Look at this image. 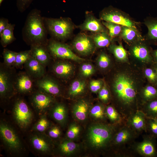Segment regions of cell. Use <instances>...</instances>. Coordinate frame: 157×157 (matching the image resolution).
I'll use <instances>...</instances> for the list:
<instances>
[{
  "label": "cell",
  "instance_id": "obj_40",
  "mask_svg": "<svg viewBox=\"0 0 157 157\" xmlns=\"http://www.w3.org/2000/svg\"><path fill=\"white\" fill-rule=\"evenodd\" d=\"M97 63L99 68L103 69H106L110 65V59L107 54L104 52H101L97 57Z\"/></svg>",
  "mask_w": 157,
  "mask_h": 157
},
{
  "label": "cell",
  "instance_id": "obj_15",
  "mask_svg": "<svg viewBox=\"0 0 157 157\" xmlns=\"http://www.w3.org/2000/svg\"><path fill=\"white\" fill-rule=\"evenodd\" d=\"M101 19L97 18L90 13H87L83 22L78 26L81 30L90 31L94 33L108 32Z\"/></svg>",
  "mask_w": 157,
  "mask_h": 157
},
{
  "label": "cell",
  "instance_id": "obj_45",
  "mask_svg": "<svg viewBox=\"0 0 157 157\" xmlns=\"http://www.w3.org/2000/svg\"><path fill=\"white\" fill-rule=\"evenodd\" d=\"M104 83L103 81L100 80H91L89 83V88L92 92L96 93L102 88Z\"/></svg>",
  "mask_w": 157,
  "mask_h": 157
},
{
  "label": "cell",
  "instance_id": "obj_43",
  "mask_svg": "<svg viewBox=\"0 0 157 157\" xmlns=\"http://www.w3.org/2000/svg\"><path fill=\"white\" fill-rule=\"evenodd\" d=\"M144 74L149 81L154 86L156 85V74L153 66L151 67L147 68L145 69Z\"/></svg>",
  "mask_w": 157,
  "mask_h": 157
},
{
  "label": "cell",
  "instance_id": "obj_31",
  "mask_svg": "<svg viewBox=\"0 0 157 157\" xmlns=\"http://www.w3.org/2000/svg\"><path fill=\"white\" fill-rule=\"evenodd\" d=\"M86 85L85 81L81 80H76L73 81L68 90L69 95L74 97L79 95L84 91Z\"/></svg>",
  "mask_w": 157,
  "mask_h": 157
},
{
  "label": "cell",
  "instance_id": "obj_33",
  "mask_svg": "<svg viewBox=\"0 0 157 157\" xmlns=\"http://www.w3.org/2000/svg\"><path fill=\"white\" fill-rule=\"evenodd\" d=\"M52 115L54 118L59 122L62 123L64 122L67 115L65 106L61 104H56L53 109Z\"/></svg>",
  "mask_w": 157,
  "mask_h": 157
},
{
  "label": "cell",
  "instance_id": "obj_27",
  "mask_svg": "<svg viewBox=\"0 0 157 157\" xmlns=\"http://www.w3.org/2000/svg\"><path fill=\"white\" fill-rule=\"evenodd\" d=\"M91 36L96 48H97L108 46L113 40L108 32L94 33Z\"/></svg>",
  "mask_w": 157,
  "mask_h": 157
},
{
  "label": "cell",
  "instance_id": "obj_47",
  "mask_svg": "<svg viewBox=\"0 0 157 157\" xmlns=\"http://www.w3.org/2000/svg\"><path fill=\"white\" fill-rule=\"evenodd\" d=\"M33 0H17V6L21 13L25 11L29 6Z\"/></svg>",
  "mask_w": 157,
  "mask_h": 157
},
{
  "label": "cell",
  "instance_id": "obj_53",
  "mask_svg": "<svg viewBox=\"0 0 157 157\" xmlns=\"http://www.w3.org/2000/svg\"><path fill=\"white\" fill-rule=\"evenodd\" d=\"M154 119H155L156 121H157V117H156V118Z\"/></svg>",
  "mask_w": 157,
  "mask_h": 157
},
{
  "label": "cell",
  "instance_id": "obj_46",
  "mask_svg": "<svg viewBox=\"0 0 157 157\" xmlns=\"http://www.w3.org/2000/svg\"><path fill=\"white\" fill-rule=\"evenodd\" d=\"M49 125V122L45 117L41 118L35 126L36 129L38 131H44L47 128Z\"/></svg>",
  "mask_w": 157,
  "mask_h": 157
},
{
  "label": "cell",
  "instance_id": "obj_41",
  "mask_svg": "<svg viewBox=\"0 0 157 157\" xmlns=\"http://www.w3.org/2000/svg\"><path fill=\"white\" fill-rule=\"evenodd\" d=\"M80 72L83 76L87 77L93 74L95 72V69L92 64L89 63H85L81 65L80 68Z\"/></svg>",
  "mask_w": 157,
  "mask_h": 157
},
{
  "label": "cell",
  "instance_id": "obj_1",
  "mask_svg": "<svg viewBox=\"0 0 157 157\" xmlns=\"http://www.w3.org/2000/svg\"><path fill=\"white\" fill-rule=\"evenodd\" d=\"M125 72L117 73L112 84V90L117 111L126 119L132 113L140 110L142 102L140 89L135 78Z\"/></svg>",
  "mask_w": 157,
  "mask_h": 157
},
{
  "label": "cell",
  "instance_id": "obj_48",
  "mask_svg": "<svg viewBox=\"0 0 157 157\" xmlns=\"http://www.w3.org/2000/svg\"><path fill=\"white\" fill-rule=\"evenodd\" d=\"M61 133L60 129L57 126H54L51 129L49 132V135L51 138H57L60 135Z\"/></svg>",
  "mask_w": 157,
  "mask_h": 157
},
{
  "label": "cell",
  "instance_id": "obj_12",
  "mask_svg": "<svg viewBox=\"0 0 157 157\" xmlns=\"http://www.w3.org/2000/svg\"><path fill=\"white\" fill-rule=\"evenodd\" d=\"M72 44L74 49L82 55L92 54L96 48L92 36L83 33L78 34Z\"/></svg>",
  "mask_w": 157,
  "mask_h": 157
},
{
  "label": "cell",
  "instance_id": "obj_8",
  "mask_svg": "<svg viewBox=\"0 0 157 157\" xmlns=\"http://www.w3.org/2000/svg\"><path fill=\"white\" fill-rule=\"evenodd\" d=\"M12 67L1 64L0 68V95L1 98L10 97L15 91L16 75Z\"/></svg>",
  "mask_w": 157,
  "mask_h": 157
},
{
  "label": "cell",
  "instance_id": "obj_52",
  "mask_svg": "<svg viewBox=\"0 0 157 157\" xmlns=\"http://www.w3.org/2000/svg\"><path fill=\"white\" fill-rule=\"evenodd\" d=\"M3 0H0V5L1 6L2 3V2L3 1Z\"/></svg>",
  "mask_w": 157,
  "mask_h": 157
},
{
  "label": "cell",
  "instance_id": "obj_26",
  "mask_svg": "<svg viewBox=\"0 0 157 157\" xmlns=\"http://www.w3.org/2000/svg\"><path fill=\"white\" fill-rule=\"evenodd\" d=\"M31 140L33 146L37 151L43 153H47L50 151V144L43 136L35 135L32 137Z\"/></svg>",
  "mask_w": 157,
  "mask_h": 157
},
{
  "label": "cell",
  "instance_id": "obj_21",
  "mask_svg": "<svg viewBox=\"0 0 157 157\" xmlns=\"http://www.w3.org/2000/svg\"><path fill=\"white\" fill-rule=\"evenodd\" d=\"M120 37L129 44L144 39L139 30L123 26Z\"/></svg>",
  "mask_w": 157,
  "mask_h": 157
},
{
  "label": "cell",
  "instance_id": "obj_7",
  "mask_svg": "<svg viewBox=\"0 0 157 157\" xmlns=\"http://www.w3.org/2000/svg\"><path fill=\"white\" fill-rule=\"evenodd\" d=\"M47 47L50 55L55 58L78 62L85 60L75 54L68 45L54 39L48 40Z\"/></svg>",
  "mask_w": 157,
  "mask_h": 157
},
{
  "label": "cell",
  "instance_id": "obj_17",
  "mask_svg": "<svg viewBox=\"0 0 157 157\" xmlns=\"http://www.w3.org/2000/svg\"><path fill=\"white\" fill-rule=\"evenodd\" d=\"M33 78L26 72H21L16 75L15 81V90L22 93L32 91L33 87Z\"/></svg>",
  "mask_w": 157,
  "mask_h": 157
},
{
  "label": "cell",
  "instance_id": "obj_18",
  "mask_svg": "<svg viewBox=\"0 0 157 157\" xmlns=\"http://www.w3.org/2000/svg\"><path fill=\"white\" fill-rule=\"evenodd\" d=\"M31 56L46 67L50 60V54L47 45L35 44L31 46Z\"/></svg>",
  "mask_w": 157,
  "mask_h": 157
},
{
  "label": "cell",
  "instance_id": "obj_23",
  "mask_svg": "<svg viewBox=\"0 0 157 157\" xmlns=\"http://www.w3.org/2000/svg\"><path fill=\"white\" fill-rule=\"evenodd\" d=\"M144 23L148 30L145 38L147 41L157 44V17H147L144 20Z\"/></svg>",
  "mask_w": 157,
  "mask_h": 157
},
{
  "label": "cell",
  "instance_id": "obj_13",
  "mask_svg": "<svg viewBox=\"0 0 157 157\" xmlns=\"http://www.w3.org/2000/svg\"><path fill=\"white\" fill-rule=\"evenodd\" d=\"M14 113L17 123L22 128L27 126L32 120V113L27 104L22 99L18 100L16 102Z\"/></svg>",
  "mask_w": 157,
  "mask_h": 157
},
{
  "label": "cell",
  "instance_id": "obj_19",
  "mask_svg": "<svg viewBox=\"0 0 157 157\" xmlns=\"http://www.w3.org/2000/svg\"><path fill=\"white\" fill-rule=\"evenodd\" d=\"M24 65L26 72L33 78L38 79L45 75V67L32 56Z\"/></svg>",
  "mask_w": 157,
  "mask_h": 157
},
{
  "label": "cell",
  "instance_id": "obj_11",
  "mask_svg": "<svg viewBox=\"0 0 157 157\" xmlns=\"http://www.w3.org/2000/svg\"><path fill=\"white\" fill-rule=\"evenodd\" d=\"M0 133L4 143L10 150L17 152L20 150L22 146L19 138L10 126L6 124L1 123Z\"/></svg>",
  "mask_w": 157,
  "mask_h": 157
},
{
  "label": "cell",
  "instance_id": "obj_36",
  "mask_svg": "<svg viewBox=\"0 0 157 157\" xmlns=\"http://www.w3.org/2000/svg\"><path fill=\"white\" fill-rule=\"evenodd\" d=\"M17 52L7 49H4L3 53L4 64L8 67H13L16 60Z\"/></svg>",
  "mask_w": 157,
  "mask_h": 157
},
{
  "label": "cell",
  "instance_id": "obj_34",
  "mask_svg": "<svg viewBox=\"0 0 157 157\" xmlns=\"http://www.w3.org/2000/svg\"><path fill=\"white\" fill-rule=\"evenodd\" d=\"M102 22L107 29L108 33L112 39L116 37H120L122 26L113 22L103 21H102Z\"/></svg>",
  "mask_w": 157,
  "mask_h": 157
},
{
  "label": "cell",
  "instance_id": "obj_22",
  "mask_svg": "<svg viewBox=\"0 0 157 157\" xmlns=\"http://www.w3.org/2000/svg\"><path fill=\"white\" fill-rule=\"evenodd\" d=\"M53 72L57 76L66 78L71 75L74 72V67L69 63L60 61L54 64L52 67Z\"/></svg>",
  "mask_w": 157,
  "mask_h": 157
},
{
  "label": "cell",
  "instance_id": "obj_3",
  "mask_svg": "<svg viewBox=\"0 0 157 157\" xmlns=\"http://www.w3.org/2000/svg\"><path fill=\"white\" fill-rule=\"evenodd\" d=\"M120 126L99 123L90 126L87 135L88 141L90 146L100 150H105L110 147L114 135Z\"/></svg>",
  "mask_w": 157,
  "mask_h": 157
},
{
  "label": "cell",
  "instance_id": "obj_35",
  "mask_svg": "<svg viewBox=\"0 0 157 157\" xmlns=\"http://www.w3.org/2000/svg\"><path fill=\"white\" fill-rule=\"evenodd\" d=\"M105 107L101 104L94 105L91 109L90 115L97 120H105L107 117L105 113Z\"/></svg>",
  "mask_w": 157,
  "mask_h": 157
},
{
  "label": "cell",
  "instance_id": "obj_49",
  "mask_svg": "<svg viewBox=\"0 0 157 157\" xmlns=\"http://www.w3.org/2000/svg\"><path fill=\"white\" fill-rule=\"evenodd\" d=\"M8 19L4 18L0 19V35L3 31L7 27L9 24Z\"/></svg>",
  "mask_w": 157,
  "mask_h": 157
},
{
  "label": "cell",
  "instance_id": "obj_2",
  "mask_svg": "<svg viewBox=\"0 0 157 157\" xmlns=\"http://www.w3.org/2000/svg\"><path fill=\"white\" fill-rule=\"evenodd\" d=\"M48 32L46 27L44 17L40 10H31L27 17L22 31L24 41L30 46L35 44H47Z\"/></svg>",
  "mask_w": 157,
  "mask_h": 157
},
{
  "label": "cell",
  "instance_id": "obj_50",
  "mask_svg": "<svg viewBox=\"0 0 157 157\" xmlns=\"http://www.w3.org/2000/svg\"><path fill=\"white\" fill-rule=\"evenodd\" d=\"M154 63H157V49L152 50V52Z\"/></svg>",
  "mask_w": 157,
  "mask_h": 157
},
{
  "label": "cell",
  "instance_id": "obj_5",
  "mask_svg": "<svg viewBox=\"0 0 157 157\" xmlns=\"http://www.w3.org/2000/svg\"><path fill=\"white\" fill-rule=\"evenodd\" d=\"M48 32L58 40H64L71 35L75 26L69 18H53L44 17Z\"/></svg>",
  "mask_w": 157,
  "mask_h": 157
},
{
  "label": "cell",
  "instance_id": "obj_24",
  "mask_svg": "<svg viewBox=\"0 0 157 157\" xmlns=\"http://www.w3.org/2000/svg\"><path fill=\"white\" fill-rule=\"evenodd\" d=\"M89 108V104L86 101L82 100L74 105L72 112L74 117L80 121H84L86 119Z\"/></svg>",
  "mask_w": 157,
  "mask_h": 157
},
{
  "label": "cell",
  "instance_id": "obj_28",
  "mask_svg": "<svg viewBox=\"0 0 157 157\" xmlns=\"http://www.w3.org/2000/svg\"><path fill=\"white\" fill-rule=\"evenodd\" d=\"M140 110L147 118L155 119L157 117V98L147 102L142 106Z\"/></svg>",
  "mask_w": 157,
  "mask_h": 157
},
{
  "label": "cell",
  "instance_id": "obj_30",
  "mask_svg": "<svg viewBox=\"0 0 157 157\" xmlns=\"http://www.w3.org/2000/svg\"><path fill=\"white\" fill-rule=\"evenodd\" d=\"M140 97L142 105L147 102L156 98H157V88L150 85L146 86L141 90Z\"/></svg>",
  "mask_w": 157,
  "mask_h": 157
},
{
  "label": "cell",
  "instance_id": "obj_42",
  "mask_svg": "<svg viewBox=\"0 0 157 157\" xmlns=\"http://www.w3.org/2000/svg\"><path fill=\"white\" fill-rule=\"evenodd\" d=\"M98 93L99 99L104 103H108L110 98V94L106 84H104L102 88Z\"/></svg>",
  "mask_w": 157,
  "mask_h": 157
},
{
  "label": "cell",
  "instance_id": "obj_39",
  "mask_svg": "<svg viewBox=\"0 0 157 157\" xmlns=\"http://www.w3.org/2000/svg\"><path fill=\"white\" fill-rule=\"evenodd\" d=\"M146 132L149 134L157 138V121L155 119L146 117Z\"/></svg>",
  "mask_w": 157,
  "mask_h": 157
},
{
  "label": "cell",
  "instance_id": "obj_16",
  "mask_svg": "<svg viewBox=\"0 0 157 157\" xmlns=\"http://www.w3.org/2000/svg\"><path fill=\"white\" fill-rule=\"evenodd\" d=\"M36 85L41 91L50 95H58L61 92L58 84L52 78L45 75L38 79Z\"/></svg>",
  "mask_w": 157,
  "mask_h": 157
},
{
  "label": "cell",
  "instance_id": "obj_4",
  "mask_svg": "<svg viewBox=\"0 0 157 157\" xmlns=\"http://www.w3.org/2000/svg\"><path fill=\"white\" fill-rule=\"evenodd\" d=\"M125 123L120 126L113 137L110 146L116 148L118 156L128 157L133 156V153L127 145L131 146L139 135Z\"/></svg>",
  "mask_w": 157,
  "mask_h": 157
},
{
  "label": "cell",
  "instance_id": "obj_20",
  "mask_svg": "<svg viewBox=\"0 0 157 157\" xmlns=\"http://www.w3.org/2000/svg\"><path fill=\"white\" fill-rule=\"evenodd\" d=\"M53 99L50 94L43 91L37 92L32 98V102L35 107L40 111H44L51 104Z\"/></svg>",
  "mask_w": 157,
  "mask_h": 157
},
{
  "label": "cell",
  "instance_id": "obj_37",
  "mask_svg": "<svg viewBox=\"0 0 157 157\" xmlns=\"http://www.w3.org/2000/svg\"><path fill=\"white\" fill-rule=\"evenodd\" d=\"M31 57L30 50L17 52L15 65L13 67L20 68Z\"/></svg>",
  "mask_w": 157,
  "mask_h": 157
},
{
  "label": "cell",
  "instance_id": "obj_44",
  "mask_svg": "<svg viewBox=\"0 0 157 157\" xmlns=\"http://www.w3.org/2000/svg\"><path fill=\"white\" fill-rule=\"evenodd\" d=\"M80 128L77 125L73 124L69 126L67 133V137L71 139L76 138L79 134Z\"/></svg>",
  "mask_w": 157,
  "mask_h": 157
},
{
  "label": "cell",
  "instance_id": "obj_29",
  "mask_svg": "<svg viewBox=\"0 0 157 157\" xmlns=\"http://www.w3.org/2000/svg\"><path fill=\"white\" fill-rule=\"evenodd\" d=\"M15 26V24L9 23L0 35L1 43L3 47H6L15 40L13 33Z\"/></svg>",
  "mask_w": 157,
  "mask_h": 157
},
{
  "label": "cell",
  "instance_id": "obj_14",
  "mask_svg": "<svg viewBox=\"0 0 157 157\" xmlns=\"http://www.w3.org/2000/svg\"><path fill=\"white\" fill-rule=\"evenodd\" d=\"M146 115L141 110L132 113L126 119V124L139 134L146 132Z\"/></svg>",
  "mask_w": 157,
  "mask_h": 157
},
{
  "label": "cell",
  "instance_id": "obj_9",
  "mask_svg": "<svg viewBox=\"0 0 157 157\" xmlns=\"http://www.w3.org/2000/svg\"><path fill=\"white\" fill-rule=\"evenodd\" d=\"M142 140L134 142L130 148L134 154L144 157H157L156 138L149 134L144 135Z\"/></svg>",
  "mask_w": 157,
  "mask_h": 157
},
{
  "label": "cell",
  "instance_id": "obj_25",
  "mask_svg": "<svg viewBox=\"0 0 157 157\" xmlns=\"http://www.w3.org/2000/svg\"><path fill=\"white\" fill-rule=\"evenodd\" d=\"M105 113L107 117L116 126H120L126 122V119L114 106L109 105L105 107Z\"/></svg>",
  "mask_w": 157,
  "mask_h": 157
},
{
  "label": "cell",
  "instance_id": "obj_51",
  "mask_svg": "<svg viewBox=\"0 0 157 157\" xmlns=\"http://www.w3.org/2000/svg\"><path fill=\"white\" fill-rule=\"evenodd\" d=\"M153 66L155 69L156 74V87L157 88V63L153 64Z\"/></svg>",
  "mask_w": 157,
  "mask_h": 157
},
{
  "label": "cell",
  "instance_id": "obj_6",
  "mask_svg": "<svg viewBox=\"0 0 157 157\" xmlns=\"http://www.w3.org/2000/svg\"><path fill=\"white\" fill-rule=\"evenodd\" d=\"M99 18L102 21L113 22L139 30V23L133 20L128 14L111 6L101 11Z\"/></svg>",
  "mask_w": 157,
  "mask_h": 157
},
{
  "label": "cell",
  "instance_id": "obj_38",
  "mask_svg": "<svg viewBox=\"0 0 157 157\" xmlns=\"http://www.w3.org/2000/svg\"><path fill=\"white\" fill-rule=\"evenodd\" d=\"M77 147L78 146L76 144L69 140L63 142L60 146V150L62 153L65 155H69L73 153Z\"/></svg>",
  "mask_w": 157,
  "mask_h": 157
},
{
  "label": "cell",
  "instance_id": "obj_32",
  "mask_svg": "<svg viewBox=\"0 0 157 157\" xmlns=\"http://www.w3.org/2000/svg\"><path fill=\"white\" fill-rule=\"evenodd\" d=\"M109 49L118 60L125 61L128 59V54L126 50L121 44L119 45L112 44L109 47Z\"/></svg>",
  "mask_w": 157,
  "mask_h": 157
},
{
  "label": "cell",
  "instance_id": "obj_10",
  "mask_svg": "<svg viewBox=\"0 0 157 157\" xmlns=\"http://www.w3.org/2000/svg\"><path fill=\"white\" fill-rule=\"evenodd\" d=\"M129 53L133 57L142 62L153 64L152 50L145 38L130 44Z\"/></svg>",
  "mask_w": 157,
  "mask_h": 157
}]
</instances>
